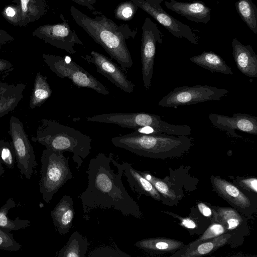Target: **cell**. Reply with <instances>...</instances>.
Wrapping results in <instances>:
<instances>
[{"label": "cell", "mask_w": 257, "mask_h": 257, "mask_svg": "<svg viewBox=\"0 0 257 257\" xmlns=\"http://www.w3.org/2000/svg\"><path fill=\"white\" fill-rule=\"evenodd\" d=\"M229 91L207 85H196L177 87L163 97L158 105L166 107H177L204 102L219 100L226 96Z\"/></svg>", "instance_id": "obj_7"}, {"label": "cell", "mask_w": 257, "mask_h": 257, "mask_svg": "<svg viewBox=\"0 0 257 257\" xmlns=\"http://www.w3.org/2000/svg\"><path fill=\"white\" fill-rule=\"evenodd\" d=\"M235 6L243 21L257 34V8L252 0H237Z\"/></svg>", "instance_id": "obj_28"}, {"label": "cell", "mask_w": 257, "mask_h": 257, "mask_svg": "<svg viewBox=\"0 0 257 257\" xmlns=\"http://www.w3.org/2000/svg\"><path fill=\"white\" fill-rule=\"evenodd\" d=\"M135 246L147 252L156 253L170 252L181 249L183 243L173 239L155 237L137 241Z\"/></svg>", "instance_id": "obj_22"}, {"label": "cell", "mask_w": 257, "mask_h": 257, "mask_svg": "<svg viewBox=\"0 0 257 257\" xmlns=\"http://www.w3.org/2000/svg\"><path fill=\"white\" fill-rule=\"evenodd\" d=\"M78 5L87 7L90 10H94L96 0H70Z\"/></svg>", "instance_id": "obj_40"}, {"label": "cell", "mask_w": 257, "mask_h": 257, "mask_svg": "<svg viewBox=\"0 0 257 257\" xmlns=\"http://www.w3.org/2000/svg\"><path fill=\"white\" fill-rule=\"evenodd\" d=\"M232 55L238 70L250 77H257V55L250 45H244L236 38L232 40Z\"/></svg>", "instance_id": "obj_16"}, {"label": "cell", "mask_w": 257, "mask_h": 257, "mask_svg": "<svg viewBox=\"0 0 257 257\" xmlns=\"http://www.w3.org/2000/svg\"><path fill=\"white\" fill-rule=\"evenodd\" d=\"M240 184L245 189L254 193L257 192V179L255 178H249L241 180Z\"/></svg>", "instance_id": "obj_37"}, {"label": "cell", "mask_w": 257, "mask_h": 257, "mask_svg": "<svg viewBox=\"0 0 257 257\" xmlns=\"http://www.w3.org/2000/svg\"><path fill=\"white\" fill-rule=\"evenodd\" d=\"M89 256L130 257V255L118 248L108 246L101 247L93 250Z\"/></svg>", "instance_id": "obj_35"}, {"label": "cell", "mask_w": 257, "mask_h": 257, "mask_svg": "<svg viewBox=\"0 0 257 257\" xmlns=\"http://www.w3.org/2000/svg\"><path fill=\"white\" fill-rule=\"evenodd\" d=\"M26 85L0 82V117L13 111L23 97Z\"/></svg>", "instance_id": "obj_19"}, {"label": "cell", "mask_w": 257, "mask_h": 257, "mask_svg": "<svg viewBox=\"0 0 257 257\" xmlns=\"http://www.w3.org/2000/svg\"><path fill=\"white\" fill-rule=\"evenodd\" d=\"M138 7L133 2L127 1L119 4L114 11V16L118 20L127 21L135 16Z\"/></svg>", "instance_id": "obj_33"}, {"label": "cell", "mask_w": 257, "mask_h": 257, "mask_svg": "<svg viewBox=\"0 0 257 257\" xmlns=\"http://www.w3.org/2000/svg\"><path fill=\"white\" fill-rule=\"evenodd\" d=\"M217 217L221 220L226 229L232 230L237 227L242 222V218L234 209L228 208H221L218 209Z\"/></svg>", "instance_id": "obj_29"}, {"label": "cell", "mask_w": 257, "mask_h": 257, "mask_svg": "<svg viewBox=\"0 0 257 257\" xmlns=\"http://www.w3.org/2000/svg\"><path fill=\"white\" fill-rule=\"evenodd\" d=\"M14 39L15 38L13 36L9 34L6 31L0 29V44L4 45L13 41Z\"/></svg>", "instance_id": "obj_39"}, {"label": "cell", "mask_w": 257, "mask_h": 257, "mask_svg": "<svg viewBox=\"0 0 257 257\" xmlns=\"http://www.w3.org/2000/svg\"><path fill=\"white\" fill-rule=\"evenodd\" d=\"M231 236V234L224 233L209 239L194 241L178 256L198 257L209 254L225 245Z\"/></svg>", "instance_id": "obj_20"}, {"label": "cell", "mask_w": 257, "mask_h": 257, "mask_svg": "<svg viewBox=\"0 0 257 257\" xmlns=\"http://www.w3.org/2000/svg\"><path fill=\"white\" fill-rule=\"evenodd\" d=\"M2 46H3V45L0 44V49L2 48Z\"/></svg>", "instance_id": "obj_44"}, {"label": "cell", "mask_w": 257, "mask_h": 257, "mask_svg": "<svg viewBox=\"0 0 257 257\" xmlns=\"http://www.w3.org/2000/svg\"><path fill=\"white\" fill-rule=\"evenodd\" d=\"M87 120L115 124L135 131L146 126L160 130L163 126V121L159 115L147 112L104 113L88 117Z\"/></svg>", "instance_id": "obj_11"}, {"label": "cell", "mask_w": 257, "mask_h": 257, "mask_svg": "<svg viewBox=\"0 0 257 257\" xmlns=\"http://www.w3.org/2000/svg\"><path fill=\"white\" fill-rule=\"evenodd\" d=\"M14 69L13 64L11 62L0 58V73L7 74Z\"/></svg>", "instance_id": "obj_38"}, {"label": "cell", "mask_w": 257, "mask_h": 257, "mask_svg": "<svg viewBox=\"0 0 257 257\" xmlns=\"http://www.w3.org/2000/svg\"><path fill=\"white\" fill-rule=\"evenodd\" d=\"M44 62L60 78H68L78 88L93 89L103 95L109 91L99 81L69 57L43 53Z\"/></svg>", "instance_id": "obj_6"}, {"label": "cell", "mask_w": 257, "mask_h": 257, "mask_svg": "<svg viewBox=\"0 0 257 257\" xmlns=\"http://www.w3.org/2000/svg\"><path fill=\"white\" fill-rule=\"evenodd\" d=\"M72 198L64 195L51 211L53 224L60 235H65L70 230L75 215Z\"/></svg>", "instance_id": "obj_17"}, {"label": "cell", "mask_w": 257, "mask_h": 257, "mask_svg": "<svg viewBox=\"0 0 257 257\" xmlns=\"http://www.w3.org/2000/svg\"><path fill=\"white\" fill-rule=\"evenodd\" d=\"M226 230V228L221 223H213L209 226L197 241L207 240L219 236L225 233Z\"/></svg>", "instance_id": "obj_36"}, {"label": "cell", "mask_w": 257, "mask_h": 257, "mask_svg": "<svg viewBox=\"0 0 257 257\" xmlns=\"http://www.w3.org/2000/svg\"><path fill=\"white\" fill-rule=\"evenodd\" d=\"M9 133L12 139L17 167L26 178L30 179L38 163L33 146L25 131L22 121L12 116L9 123Z\"/></svg>", "instance_id": "obj_8"}, {"label": "cell", "mask_w": 257, "mask_h": 257, "mask_svg": "<svg viewBox=\"0 0 257 257\" xmlns=\"http://www.w3.org/2000/svg\"><path fill=\"white\" fill-rule=\"evenodd\" d=\"M0 161L8 168H14L16 158L12 142L0 140Z\"/></svg>", "instance_id": "obj_32"}, {"label": "cell", "mask_w": 257, "mask_h": 257, "mask_svg": "<svg viewBox=\"0 0 257 257\" xmlns=\"http://www.w3.org/2000/svg\"><path fill=\"white\" fill-rule=\"evenodd\" d=\"M122 165L123 174L126 178L130 187L134 192H136L139 196L142 194H144L151 197L156 200H160V194L152 184L146 179L139 171L134 169L132 164L124 162Z\"/></svg>", "instance_id": "obj_18"}, {"label": "cell", "mask_w": 257, "mask_h": 257, "mask_svg": "<svg viewBox=\"0 0 257 257\" xmlns=\"http://www.w3.org/2000/svg\"><path fill=\"white\" fill-rule=\"evenodd\" d=\"M15 4L6 6L2 10V15L10 24L15 26H21L22 11L19 0H14Z\"/></svg>", "instance_id": "obj_30"}, {"label": "cell", "mask_w": 257, "mask_h": 257, "mask_svg": "<svg viewBox=\"0 0 257 257\" xmlns=\"http://www.w3.org/2000/svg\"><path fill=\"white\" fill-rule=\"evenodd\" d=\"M211 181L216 192L224 199L241 208L248 207L250 202L237 187L218 177H212Z\"/></svg>", "instance_id": "obj_21"}, {"label": "cell", "mask_w": 257, "mask_h": 257, "mask_svg": "<svg viewBox=\"0 0 257 257\" xmlns=\"http://www.w3.org/2000/svg\"><path fill=\"white\" fill-rule=\"evenodd\" d=\"M60 18L63 22L40 26L34 30L32 36L70 54H74L76 53L75 45H82L83 43L63 16L61 15Z\"/></svg>", "instance_id": "obj_9"}, {"label": "cell", "mask_w": 257, "mask_h": 257, "mask_svg": "<svg viewBox=\"0 0 257 257\" xmlns=\"http://www.w3.org/2000/svg\"><path fill=\"white\" fill-rule=\"evenodd\" d=\"M139 172L152 184L157 191L162 196L171 199H174L176 198L174 191L164 181L151 175L148 172L139 171Z\"/></svg>", "instance_id": "obj_31"}, {"label": "cell", "mask_w": 257, "mask_h": 257, "mask_svg": "<svg viewBox=\"0 0 257 257\" xmlns=\"http://www.w3.org/2000/svg\"><path fill=\"white\" fill-rule=\"evenodd\" d=\"M87 174V187L80 197L84 218L96 209H113L124 216L142 217L138 204L122 183V165L113 159L112 153H100L92 158Z\"/></svg>", "instance_id": "obj_1"}, {"label": "cell", "mask_w": 257, "mask_h": 257, "mask_svg": "<svg viewBox=\"0 0 257 257\" xmlns=\"http://www.w3.org/2000/svg\"><path fill=\"white\" fill-rule=\"evenodd\" d=\"M209 119L213 125L233 138L241 137L235 131L251 135L257 134V117L246 113H234L232 116L210 113Z\"/></svg>", "instance_id": "obj_14"}, {"label": "cell", "mask_w": 257, "mask_h": 257, "mask_svg": "<svg viewBox=\"0 0 257 257\" xmlns=\"http://www.w3.org/2000/svg\"><path fill=\"white\" fill-rule=\"evenodd\" d=\"M189 60L211 72L233 74L231 67L219 55L212 51H204L199 55L190 57Z\"/></svg>", "instance_id": "obj_23"}, {"label": "cell", "mask_w": 257, "mask_h": 257, "mask_svg": "<svg viewBox=\"0 0 257 257\" xmlns=\"http://www.w3.org/2000/svg\"><path fill=\"white\" fill-rule=\"evenodd\" d=\"M15 201L9 198L0 208V228L6 232L24 229L31 225L28 219H22L19 217L15 220L10 219L8 215L9 211L16 206Z\"/></svg>", "instance_id": "obj_27"}, {"label": "cell", "mask_w": 257, "mask_h": 257, "mask_svg": "<svg viewBox=\"0 0 257 257\" xmlns=\"http://www.w3.org/2000/svg\"><path fill=\"white\" fill-rule=\"evenodd\" d=\"M198 208L200 212L205 216L210 217L212 216V210L205 204L200 202L198 204Z\"/></svg>", "instance_id": "obj_41"}, {"label": "cell", "mask_w": 257, "mask_h": 257, "mask_svg": "<svg viewBox=\"0 0 257 257\" xmlns=\"http://www.w3.org/2000/svg\"><path fill=\"white\" fill-rule=\"evenodd\" d=\"M182 225L187 228L193 229L196 227L195 222L189 218H180Z\"/></svg>", "instance_id": "obj_42"}, {"label": "cell", "mask_w": 257, "mask_h": 257, "mask_svg": "<svg viewBox=\"0 0 257 257\" xmlns=\"http://www.w3.org/2000/svg\"><path fill=\"white\" fill-rule=\"evenodd\" d=\"M70 12L75 23L115 60L121 68L125 69L133 66L132 58L125 40L134 38L136 31H132L126 25L118 26L98 13H95L96 16L92 18L74 6L70 7Z\"/></svg>", "instance_id": "obj_2"}, {"label": "cell", "mask_w": 257, "mask_h": 257, "mask_svg": "<svg viewBox=\"0 0 257 257\" xmlns=\"http://www.w3.org/2000/svg\"><path fill=\"white\" fill-rule=\"evenodd\" d=\"M157 42L162 43L161 31L156 24L150 18H146L142 26L141 49L142 78L146 90L151 84Z\"/></svg>", "instance_id": "obj_10"}, {"label": "cell", "mask_w": 257, "mask_h": 257, "mask_svg": "<svg viewBox=\"0 0 257 257\" xmlns=\"http://www.w3.org/2000/svg\"><path fill=\"white\" fill-rule=\"evenodd\" d=\"M31 139L34 142L55 151L73 153V159L77 169L92 149V140L88 136L71 126L46 118L40 120L36 134Z\"/></svg>", "instance_id": "obj_4"}, {"label": "cell", "mask_w": 257, "mask_h": 257, "mask_svg": "<svg viewBox=\"0 0 257 257\" xmlns=\"http://www.w3.org/2000/svg\"><path fill=\"white\" fill-rule=\"evenodd\" d=\"M5 173V170L2 166V163L0 161V176L3 174Z\"/></svg>", "instance_id": "obj_43"}, {"label": "cell", "mask_w": 257, "mask_h": 257, "mask_svg": "<svg viewBox=\"0 0 257 257\" xmlns=\"http://www.w3.org/2000/svg\"><path fill=\"white\" fill-rule=\"evenodd\" d=\"M21 247L22 245L14 239L13 234L0 228V250L17 251Z\"/></svg>", "instance_id": "obj_34"}, {"label": "cell", "mask_w": 257, "mask_h": 257, "mask_svg": "<svg viewBox=\"0 0 257 257\" xmlns=\"http://www.w3.org/2000/svg\"><path fill=\"white\" fill-rule=\"evenodd\" d=\"M130 1L154 18L174 37H183L192 44H198V36L191 27L175 19L160 6L151 4L146 0Z\"/></svg>", "instance_id": "obj_12"}, {"label": "cell", "mask_w": 257, "mask_h": 257, "mask_svg": "<svg viewBox=\"0 0 257 257\" xmlns=\"http://www.w3.org/2000/svg\"><path fill=\"white\" fill-rule=\"evenodd\" d=\"M90 64H94L97 72L107 78L111 83L123 91L131 93L134 89L135 84L129 80L123 71L115 63L105 55L92 51L85 57Z\"/></svg>", "instance_id": "obj_13"}, {"label": "cell", "mask_w": 257, "mask_h": 257, "mask_svg": "<svg viewBox=\"0 0 257 257\" xmlns=\"http://www.w3.org/2000/svg\"><path fill=\"white\" fill-rule=\"evenodd\" d=\"M52 92L47 77L37 72L30 96L29 108L34 109L41 106L51 96Z\"/></svg>", "instance_id": "obj_26"}, {"label": "cell", "mask_w": 257, "mask_h": 257, "mask_svg": "<svg viewBox=\"0 0 257 257\" xmlns=\"http://www.w3.org/2000/svg\"><path fill=\"white\" fill-rule=\"evenodd\" d=\"M88 242L78 231L71 234L66 244L59 251L57 257H84Z\"/></svg>", "instance_id": "obj_25"}, {"label": "cell", "mask_w": 257, "mask_h": 257, "mask_svg": "<svg viewBox=\"0 0 257 257\" xmlns=\"http://www.w3.org/2000/svg\"><path fill=\"white\" fill-rule=\"evenodd\" d=\"M112 144L137 155L165 159L180 157L192 146V139L186 136L166 134L151 135L136 131L111 139Z\"/></svg>", "instance_id": "obj_3"}, {"label": "cell", "mask_w": 257, "mask_h": 257, "mask_svg": "<svg viewBox=\"0 0 257 257\" xmlns=\"http://www.w3.org/2000/svg\"><path fill=\"white\" fill-rule=\"evenodd\" d=\"M22 11L21 27L38 20L46 12L45 0H19Z\"/></svg>", "instance_id": "obj_24"}, {"label": "cell", "mask_w": 257, "mask_h": 257, "mask_svg": "<svg viewBox=\"0 0 257 257\" xmlns=\"http://www.w3.org/2000/svg\"><path fill=\"white\" fill-rule=\"evenodd\" d=\"M166 8L190 21L206 24L210 20L211 9L202 1L181 2L175 0L165 1Z\"/></svg>", "instance_id": "obj_15"}, {"label": "cell", "mask_w": 257, "mask_h": 257, "mask_svg": "<svg viewBox=\"0 0 257 257\" xmlns=\"http://www.w3.org/2000/svg\"><path fill=\"white\" fill-rule=\"evenodd\" d=\"M41 162L39 190L43 200L48 203L73 175L68 157L63 152L46 148L43 151Z\"/></svg>", "instance_id": "obj_5"}]
</instances>
